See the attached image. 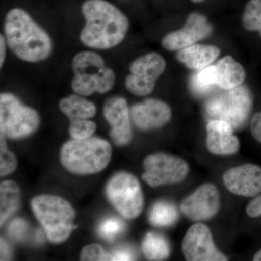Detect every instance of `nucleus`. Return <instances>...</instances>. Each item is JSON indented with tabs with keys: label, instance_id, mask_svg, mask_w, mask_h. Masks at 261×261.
<instances>
[{
	"label": "nucleus",
	"instance_id": "33",
	"mask_svg": "<svg viewBox=\"0 0 261 261\" xmlns=\"http://www.w3.org/2000/svg\"><path fill=\"white\" fill-rule=\"evenodd\" d=\"M114 260H135V254L127 247H122L113 252Z\"/></svg>",
	"mask_w": 261,
	"mask_h": 261
},
{
	"label": "nucleus",
	"instance_id": "17",
	"mask_svg": "<svg viewBox=\"0 0 261 261\" xmlns=\"http://www.w3.org/2000/svg\"><path fill=\"white\" fill-rule=\"evenodd\" d=\"M206 146L211 154L231 155L240 148V142L233 135V128L222 120H211L206 126Z\"/></svg>",
	"mask_w": 261,
	"mask_h": 261
},
{
	"label": "nucleus",
	"instance_id": "37",
	"mask_svg": "<svg viewBox=\"0 0 261 261\" xmlns=\"http://www.w3.org/2000/svg\"><path fill=\"white\" fill-rule=\"evenodd\" d=\"M192 1L193 2V3H202V2L205 1V0H192Z\"/></svg>",
	"mask_w": 261,
	"mask_h": 261
},
{
	"label": "nucleus",
	"instance_id": "31",
	"mask_svg": "<svg viewBox=\"0 0 261 261\" xmlns=\"http://www.w3.org/2000/svg\"><path fill=\"white\" fill-rule=\"evenodd\" d=\"M250 130L252 137L261 143V111L252 117L250 122Z\"/></svg>",
	"mask_w": 261,
	"mask_h": 261
},
{
	"label": "nucleus",
	"instance_id": "4",
	"mask_svg": "<svg viewBox=\"0 0 261 261\" xmlns=\"http://www.w3.org/2000/svg\"><path fill=\"white\" fill-rule=\"evenodd\" d=\"M31 207L51 243H61L69 238L76 213L68 201L56 195H38Z\"/></svg>",
	"mask_w": 261,
	"mask_h": 261
},
{
	"label": "nucleus",
	"instance_id": "2",
	"mask_svg": "<svg viewBox=\"0 0 261 261\" xmlns=\"http://www.w3.org/2000/svg\"><path fill=\"white\" fill-rule=\"evenodd\" d=\"M4 31L10 50L21 61L39 63L50 56L53 42L49 34L21 8L7 13Z\"/></svg>",
	"mask_w": 261,
	"mask_h": 261
},
{
	"label": "nucleus",
	"instance_id": "1",
	"mask_svg": "<svg viewBox=\"0 0 261 261\" xmlns=\"http://www.w3.org/2000/svg\"><path fill=\"white\" fill-rule=\"evenodd\" d=\"M85 25L81 42L95 49H109L126 37L129 21L126 15L106 0H87L82 5Z\"/></svg>",
	"mask_w": 261,
	"mask_h": 261
},
{
	"label": "nucleus",
	"instance_id": "12",
	"mask_svg": "<svg viewBox=\"0 0 261 261\" xmlns=\"http://www.w3.org/2000/svg\"><path fill=\"white\" fill-rule=\"evenodd\" d=\"M220 205L221 199L217 187L212 184H204L183 200L181 211L192 221H206L218 214Z\"/></svg>",
	"mask_w": 261,
	"mask_h": 261
},
{
	"label": "nucleus",
	"instance_id": "7",
	"mask_svg": "<svg viewBox=\"0 0 261 261\" xmlns=\"http://www.w3.org/2000/svg\"><path fill=\"white\" fill-rule=\"evenodd\" d=\"M40 118L35 110L24 106L11 93L0 95V130L5 137L19 140L32 135L39 128Z\"/></svg>",
	"mask_w": 261,
	"mask_h": 261
},
{
	"label": "nucleus",
	"instance_id": "19",
	"mask_svg": "<svg viewBox=\"0 0 261 261\" xmlns=\"http://www.w3.org/2000/svg\"><path fill=\"white\" fill-rule=\"evenodd\" d=\"M218 88L230 89L243 84L246 73L243 65L231 56L221 58L216 65Z\"/></svg>",
	"mask_w": 261,
	"mask_h": 261
},
{
	"label": "nucleus",
	"instance_id": "10",
	"mask_svg": "<svg viewBox=\"0 0 261 261\" xmlns=\"http://www.w3.org/2000/svg\"><path fill=\"white\" fill-rule=\"evenodd\" d=\"M166 68V61L159 53L144 55L132 62L125 86L135 95H148L154 90L156 82Z\"/></svg>",
	"mask_w": 261,
	"mask_h": 261
},
{
	"label": "nucleus",
	"instance_id": "24",
	"mask_svg": "<svg viewBox=\"0 0 261 261\" xmlns=\"http://www.w3.org/2000/svg\"><path fill=\"white\" fill-rule=\"evenodd\" d=\"M190 87L197 95H205L217 87L216 65H211L201 69L192 79Z\"/></svg>",
	"mask_w": 261,
	"mask_h": 261
},
{
	"label": "nucleus",
	"instance_id": "23",
	"mask_svg": "<svg viewBox=\"0 0 261 261\" xmlns=\"http://www.w3.org/2000/svg\"><path fill=\"white\" fill-rule=\"evenodd\" d=\"M178 219L176 206L168 201L155 202L149 214V221L155 227H168L174 224Z\"/></svg>",
	"mask_w": 261,
	"mask_h": 261
},
{
	"label": "nucleus",
	"instance_id": "35",
	"mask_svg": "<svg viewBox=\"0 0 261 261\" xmlns=\"http://www.w3.org/2000/svg\"><path fill=\"white\" fill-rule=\"evenodd\" d=\"M11 255L9 245L5 240L1 238V260H9Z\"/></svg>",
	"mask_w": 261,
	"mask_h": 261
},
{
	"label": "nucleus",
	"instance_id": "21",
	"mask_svg": "<svg viewBox=\"0 0 261 261\" xmlns=\"http://www.w3.org/2000/svg\"><path fill=\"white\" fill-rule=\"evenodd\" d=\"M20 187L13 181H4L0 185V225L16 213L20 205Z\"/></svg>",
	"mask_w": 261,
	"mask_h": 261
},
{
	"label": "nucleus",
	"instance_id": "11",
	"mask_svg": "<svg viewBox=\"0 0 261 261\" xmlns=\"http://www.w3.org/2000/svg\"><path fill=\"white\" fill-rule=\"evenodd\" d=\"M182 251L187 260L226 261L227 257L215 245L211 230L205 224H195L187 230L182 242Z\"/></svg>",
	"mask_w": 261,
	"mask_h": 261
},
{
	"label": "nucleus",
	"instance_id": "26",
	"mask_svg": "<svg viewBox=\"0 0 261 261\" xmlns=\"http://www.w3.org/2000/svg\"><path fill=\"white\" fill-rule=\"evenodd\" d=\"M126 225L122 220L116 217H110L100 223L98 226L97 232L101 238L112 242L124 231Z\"/></svg>",
	"mask_w": 261,
	"mask_h": 261
},
{
	"label": "nucleus",
	"instance_id": "15",
	"mask_svg": "<svg viewBox=\"0 0 261 261\" xmlns=\"http://www.w3.org/2000/svg\"><path fill=\"white\" fill-rule=\"evenodd\" d=\"M224 183L228 191L243 197H253L261 192V168L245 164L228 170L224 174Z\"/></svg>",
	"mask_w": 261,
	"mask_h": 261
},
{
	"label": "nucleus",
	"instance_id": "5",
	"mask_svg": "<svg viewBox=\"0 0 261 261\" xmlns=\"http://www.w3.org/2000/svg\"><path fill=\"white\" fill-rule=\"evenodd\" d=\"M72 89L79 95L84 97L94 92L106 93L114 87V71L106 66L102 57L94 51L77 53L72 60Z\"/></svg>",
	"mask_w": 261,
	"mask_h": 261
},
{
	"label": "nucleus",
	"instance_id": "30",
	"mask_svg": "<svg viewBox=\"0 0 261 261\" xmlns=\"http://www.w3.org/2000/svg\"><path fill=\"white\" fill-rule=\"evenodd\" d=\"M28 229V225L23 219H15L8 226V233L12 238L17 240H21L25 236Z\"/></svg>",
	"mask_w": 261,
	"mask_h": 261
},
{
	"label": "nucleus",
	"instance_id": "32",
	"mask_svg": "<svg viewBox=\"0 0 261 261\" xmlns=\"http://www.w3.org/2000/svg\"><path fill=\"white\" fill-rule=\"evenodd\" d=\"M246 211L247 215L252 218H257L261 216V195L248 204Z\"/></svg>",
	"mask_w": 261,
	"mask_h": 261
},
{
	"label": "nucleus",
	"instance_id": "14",
	"mask_svg": "<svg viewBox=\"0 0 261 261\" xmlns=\"http://www.w3.org/2000/svg\"><path fill=\"white\" fill-rule=\"evenodd\" d=\"M103 115L111 126L110 136L118 147L129 144L132 140L130 113L126 99L121 97L110 98L105 103Z\"/></svg>",
	"mask_w": 261,
	"mask_h": 261
},
{
	"label": "nucleus",
	"instance_id": "28",
	"mask_svg": "<svg viewBox=\"0 0 261 261\" xmlns=\"http://www.w3.org/2000/svg\"><path fill=\"white\" fill-rule=\"evenodd\" d=\"M96 129V123L89 119L72 120L68 128L70 137L73 140L89 138L94 135Z\"/></svg>",
	"mask_w": 261,
	"mask_h": 261
},
{
	"label": "nucleus",
	"instance_id": "16",
	"mask_svg": "<svg viewBox=\"0 0 261 261\" xmlns=\"http://www.w3.org/2000/svg\"><path fill=\"white\" fill-rule=\"evenodd\" d=\"M130 113L135 126L142 130L161 128L167 124L172 116L171 108L157 99H147L134 105Z\"/></svg>",
	"mask_w": 261,
	"mask_h": 261
},
{
	"label": "nucleus",
	"instance_id": "18",
	"mask_svg": "<svg viewBox=\"0 0 261 261\" xmlns=\"http://www.w3.org/2000/svg\"><path fill=\"white\" fill-rule=\"evenodd\" d=\"M219 47L208 44H192L178 50L176 58L187 68L201 70L208 66L219 56Z\"/></svg>",
	"mask_w": 261,
	"mask_h": 261
},
{
	"label": "nucleus",
	"instance_id": "8",
	"mask_svg": "<svg viewBox=\"0 0 261 261\" xmlns=\"http://www.w3.org/2000/svg\"><path fill=\"white\" fill-rule=\"evenodd\" d=\"M106 192L111 205L125 219H136L142 213L143 194L140 181L132 173H116L108 181Z\"/></svg>",
	"mask_w": 261,
	"mask_h": 261
},
{
	"label": "nucleus",
	"instance_id": "3",
	"mask_svg": "<svg viewBox=\"0 0 261 261\" xmlns=\"http://www.w3.org/2000/svg\"><path fill=\"white\" fill-rule=\"evenodd\" d=\"M112 147L108 141L98 137L72 140L61 150V162L70 173L94 174L103 171L111 161Z\"/></svg>",
	"mask_w": 261,
	"mask_h": 261
},
{
	"label": "nucleus",
	"instance_id": "20",
	"mask_svg": "<svg viewBox=\"0 0 261 261\" xmlns=\"http://www.w3.org/2000/svg\"><path fill=\"white\" fill-rule=\"evenodd\" d=\"M59 108L70 121L90 119L97 113L95 105L79 94H72L61 99Z\"/></svg>",
	"mask_w": 261,
	"mask_h": 261
},
{
	"label": "nucleus",
	"instance_id": "34",
	"mask_svg": "<svg viewBox=\"0 0 261 261\" xmlns=\"http://www.w3.org/2000/svg\"><path fill=\"white\" fill-rule=\"evenodd\" d=\"M6 39L1 34L0 36V67L4 64L5 58H6Z\"/></svg>",
	"mask_w": 261,
	"mask_h": 261
},
{
	"label": "nucleus",
	"instance_id": "36",
	"mask_svg": "<svg viewBox=\"0 0 261 261\" xmlns=\"http://www.w3.org/2000/svg\"><path fill=\"white\" fill-rule=\"evenodd\" d=\"M253 260L255 261H261V250H259V251L255 254Z\"/></svg>",
	"mask_w": 261,
	"mask_h": 261
},
{
	"label": "nucleus",
	"instance_id": "22",
	"mask_svg": "<svg viewBox=\"0 0 261 261\" xmlns=\"http://www.w3.org/2000/svg\"><path fill=\"white\" fill-rule=\"evenodd\" d=\"M142 252L148 260H162L171 253V247L166 238L160 233L149 232L142 244Z\"/></svg>",
	"mask_w": 261,
	"mask_h": 261
},
{
	"label": "nucleus",
	"instance_id": "27",
	"mask_svg": "<svg viewBox=\"0 0 261 261\" xmlns=\"http://www.w3.org/2000/svg\"><path fill=\"white\" fill-rule=\"evenodd\" d=\"M18 166L16 157L7 146L5 137L1 134L0 137V176H8L13 172Z\"/></svg>",
	"mask_w": 261,
	"mask_h": 261
},
{
	"label": "nucleus",
	"instance_id": "6",
	"mask_svg": "<svg viewBox=\"0 0 261 261\" xmlns=\"http://www.w3.org/2000/svg\"><path fill=\"white\" fill-rule=\"evenodd\" d=\"M252 107L250 89L240 85L211 97L206 102L205 111L211 120H222L240 129L246 124Z\"/></svg>",
	"mask_w": 261,
	"mask_h": 261
},
{
	"label": "nucleus",
	"instance_id": "13",
	"mask_svg": "<svg viewBox=\"0 0 261 261\" xmlns=\"http://www.w3.org/2000/svg\"><path fill=\"white\" fill-rule=\"evenodd\" d=\"M212 31V25L205 15L192 13L189 15L183 28L163 37L162 45L168 51L180 50L209 37Z\"/></svg>",
	"mask_w": 261,
	"mask_h": 261
},
{
	"label": "nucleus",
	"instance_id": "25",
	"mask_svg": "<svg viewBox=\"0 0 261 261\" xmlns=\"http://www.w3.org/2000/svg\"><path fill=\"white\" fill-rule=\"evenodd\" d=\"M244 28L250 32H258L261 37V0H250L242 18Z\"/></svg>",
	"mask_w": 261,
	"mask_h": 261
},
{
	"label": "nucleus",
	"instance_id": "9",
	"mask_svg": "<svg viewBox=\"0 0 261 261\" xmlns=\"http://www.w3.org/2000/svg\"><path fill=\"white\" fill-rule=\"evenodd\" d=\"M144 181L152 187L181 183L190 168L185 160L165 153L147 156L143 161Z\"/></svg>",
	"mask_w": 261,
	"mask_h": 261
},
{
	"label": "nucleus",
	"instance_id": "29",
	"mask_svg": "<svg viewBox=\"0 0 261 261\" xmlns=\"http://www.w3.org/2000/svg\"><path fill=\"white\" fill-rule=\"evenodd\" d=\"M81 260L110 261L114 260L112 253H110L99 244H90L82 249L80 254Z\"/></svg>",
	"mask_w": 261,
	"mask_h": 261
}]
</instances>
